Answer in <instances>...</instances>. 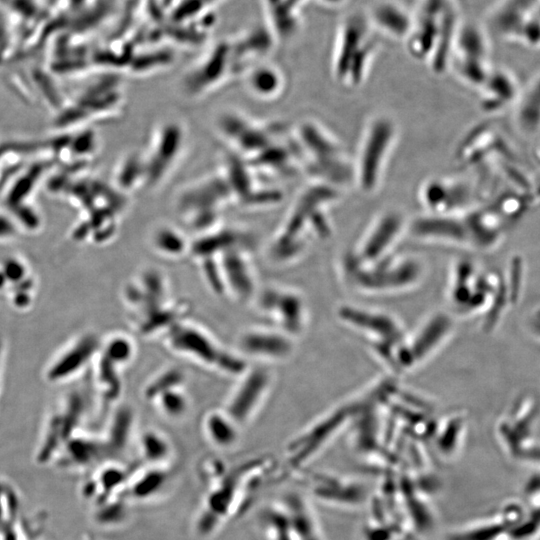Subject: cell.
Returning a JSON list of instances; mask_svg holds the SVG:
<instances>
[{"instance_id":"obj_19","label":"cell","mask_w":540,"mask_h":540,"mask_svg":"<svg viewBox=\"0 0 540 540\" xmlns=\"http://www.w3.org/2000/svg\"><path fill=\"white\" fill-rule=\"evenodd\" d=\"M154 249L164 257L180 258L189 252L190 244L185 238L172 229H161L153 238Z\"/></svg>"},{"instance_id":"obj_24","label":"cell","mask_w":540,"mask_h":540,"mask_svg":"<svg viewBox=\"0 0 540 540\" xmlns=\"http://www.w3.org/2000/svg\"><path fill=\"white\" fill-rule=\"evenodd\" d=\"M84 0H68V5L71 9H78Z\"/></svg>"},{"instance_id":"obj_6","label":"cell","mask_w":540,"mask_h":540,"mask_svg":"<svg viewBox=\"0 0 540 540\" xmlns=\"http://www.w3.org/2000/svg\"><path fill=\"white\" fill-rule=\"evenodd\" d=\"M237 378L223 409L243 427L256 417L264 405L273 379L271 371L260 364L248 366Z\"/></svg>"},{"instance_id":"obj_9","label":"cell","mask_w":540,"mask_h":540,"mask_svg":"<svg viewBox=\"0 0 540 540\" xmlns=\"http://www.w3.org/2000/svg\"><path fill=\"white\" fill-rule=\"evenodd\" d=\"M219 266L224 296L239 303L253 300L257 294V275L246 248L237 245L215 257Z\"/></svg>"},{"instance_id":"obj_8","label":"cell","mask_w":540,"mask_h":540,"mask_svg":"<svg viewBox=\"0 0 540 540\" xmlns=\"http://www.w3.org/2000/svg\"><path fill=\"white\" fill-rule=\"evenodd\" d=\"M173 298L168 278L156 268L142 270L122 289V299L132 321L163 307Z\"/></svg>"},{"instance_id":"obj_2","label":"cell","mask_w":540,"mask_h":540,"mask_svg":"<svg viewBox=\"0 0 540 540\" xmlns=\"http://www.w3.org/2000/svg\"><path fill=\"white\" fill-rule=\"evenodd\" d=\"M298 160L315 182L341 189L354 182L353 160L326 127L313 120L303 121L296 131Z\"/></svg>"},{"instance_id":"obj_7","label":"cell","mask_w":540,"mask_h":540,"mask_svg":"<svg viewBox=\"0 0 540 540\" xmlns=\"http://www.w3.org/2000/svg\"><path fill=\"white\" fill-rule=\"evenodd\" d=\"M253 300L258 311L273 323V327L293 338L303 331L307 318L306 305L303 296L296 290L268 286L259 290Z\"/></svg>"},{"instance_id":"obj_25","label":"cell","mask_w":540,"mask_h":540,"mask_svg":"<svg viewBox=\"0 0 540 540\" xmlns=\"http://www.w3.org/2000/svg\"><path fill=\"white\" fill-rule=\"evenodd\" d=\"M7 285H8V281H7L3 271L0 270V290H2Z\"/></svg>"},{"instance_id":"obj_23","label":"cell","mask_w":540,"mask_h":540,"mask_svg":"<svg viewBox=\"0 0 540 540\" xmlns=\"http://www.w3.org/2000/svg\"><path fill=\"white\" fill-rule=\"evenodd\" d=\"M8 283L16 282L19 283L23 278L26 277V272L23 269V266L15 261H9L2 269Z\"/></svg>"},{"instance_id":"obj_21","label":"cell","mask_w":540,"mask_h":540,"mask_svg":"<svg viewBox=\"0 0 540 540\" xmlns=\"http://www.w3.org/2000/svg\"><path fill=\"white\" fill-rule=\"evenodd\" d=\"M140 449L145 458L151 461H159L168 456L170 443L161 432L147 430L140 438Z\"/></svg>"},{"instance_id":"obj_11","label":"cell","mask_w":540,"mask_h":540,"mask_svg":"<svg viewBox=\"0 0 540 540\" xmlns=\"http://www.w3.org/2000/svg\"><path fill=\"white\" fill-rule=\"evenodd\" d=\"M294 348L293 337L271 326H254L242 331L237 339V352L247 361L259 363L282 361Z\"/></svg>"},{"instance_id":"obj_22","label":"cell","mask_w":540,"mask_h":540,"mask_svg":"<svg viewBox=\"0 0 540 540\" xmlns=\"http://www.w3.org/2000/svg\"><path fill=\"white\" fill-rule=\"evenodd\" d=\"M282 87L280 76L269 68L254 73L251 79V88L258 96L270 98L279 94Z\"/></svg>"},{"instance_id":"obj_26","label":"cell","mask_w":540,"mask_h":540,"mask_svg":"<svg viewBox=\"0 0 540 540\" xmlns=\"http://www.w3.org/2000/svg\"><path fill=\"white\" fill-rule=\"evenodd\" d=\"M13 0H0V6L3 8H9Z\"/></svg>"},{"instance_id":"obj_14","label":"cell","mask_w":540,"mask_h":540,"mask_svg":"<svg viewBox=\"0 0 540 540\" xmlns=\"http://www.w3.org/2000/svg\"><path fill=\"white\" fill-rule=\"evenodd\" d=\"M241 426L223 409L206 411L202 419V429L207 439L216 447L233 446L240 433Z\"/></svg>"},{"instance_id":"obj_20","label":"cell","mask_w":540,"mask_h":540,"mask_svg":"<svg viewBox=\"0 0 540 540\" xmlns=\"http://www.w3.org/2000/svg\"><path fill=\"white\" fill-rule=\"evenodd\" d=\"M134 421V410L130 406L121 405L113 411L108 435L113 446L120 447L125 444L132 431Z\"/></svg>"},{"instance_id":"obj_12","label":"cell","mask_w":540,"mask_h":540,"mask_svg":"<svg viewBox=\"0 0 540 540\" xmlns=\"http://www.w3.org/2000/svg\"><path fill=\"white\" fill-rule=\"evenodd\" d=\"M101 344L93 333L79 336L51 363L47 379L60 382L77 375L97 357Z\"/></svg>"},{"instance_id":"obj_5","label":"cell","mask_w":540,"mask_h":540,"mask_svg":"<svg viewBox=\"0 0 540 540\" xmlns=\"http://www.w3.org/2000/svg\"><path fill=\"white\" fill-rule=\"evenodd\" d=\"M344 268L355 275L357 286L368 290H397L414 285L423 269L418 259L407 256L388 255L374 262L365 263L353 254L344 258ZM352 278V277H350Z\"/></svg>"},{"instance_id":"obj_18","label":"cell","mask_w":540,"mask_h":540,"mask_svg":"<svg viewBox=\"0 0 540 540\" xmlns=\"http://www.w3.org/2000/svg\"><path fill=\"white\" fill-rule=\"evenodd\" d=\"M136 348V343L131 336L116 333L101 344L100 351L111 360L127 367L136 356Z\"/></svg>"},{"instance_id":"obj_10","label":"cell","mask_w":540,"mask_h":540,"mask_svg":"<svg viewBox=\"0 0 540 540\" xmlns=\"http://www.w3.org/2000/svg\"><path fill=\"white\" fill-rule=\"evenodd\" d=\"M405 227L404 216L399 211L382 212L370 223L352 254L365 263L390 255Z\"/></svg>"},{"instance_id":"obj_16","label":"cell","mask_w":540,"mask_h":540,"mask_svg":"<svg viewBox=\"0 0 540 540\" xmlns=\"http://www.w3.org/2000/svg\"><path fill=\"white\" fill-rule=\"evenodd\" d=\"M154 408L169 420L183 418L190 407L185 386L173 387L158 394L151 402Z\"/></svg>"},{"instance_id":"obj_4","label":"cell","mask_w":540,"mask_h":540,"mask_svg":"<svg viewBox=\"0 0 540 540\" xmlns=\"http://www.w3.org/2000/svg\"><path fill=\"white\" fill-rule=\"evenodd\" d=\"M397 135L396 123L388 115L367 122L353 160L354 182L362 192L371 194L379 188Z\"/></svg>"},{"instance_id":"obj_15","label":"cell","mask_w":540,"mask_h":540,"mask_svg":"<svg viewBox=\"0 0 540 540\" xmlns=\"http://www.w3.org/2000/svg\"><path fill=\"white\" fill-rule=\"evenodd\" d=\"M97 357L96 379L98 390L102 401L105 404H111L118 401L122 394L121 371L125 367L111 360L101 351H99Z\"/></svg>"},{"instance_id":"obj_17","label":"cell","mask_w":540,"mask_h":540,"mask_svg":"<svg viewBox=\"0 0 540 540\" xmlns=\"http://www.w3.org/2000/svg\"><path fill=\"white\" fill-rule=\"evenodd\" d=\"M186 375L183 369L171 366L162 369L147 381L143 388V397L151 402L158 394L173 387L185 386Z\"/></svg>"},{"instance_id":"obj_1","label":"cell","mask_w":540,"mask_h":540,"mask_svg":"<svg viewBox=\"0 0 540 540\" xmlns=\"http://www.w3.org/2000/svg\"><path fill=\"white\" fill-rule=\"evenodd\" d=\"M340 195V189L328 184L313 182L300 195L283 229L271 243L270 258L276 263L296 259L306 245V234L325 239L330 236L329 209Z\"/></svg>"},{"instance_id":"obj_3","label":"cell","mask_w":540,"mask_h":540,"mask_svg":"<svg viewBox=\"0 0 540 540\" xmlns=\"http://www.w3.org/2000/svg\"><path fill=\"white\" fill-rule=\"evenodd\" d=\"M163 342L175 355L228 377H239L249 366L237 352L225 347L205 327L189 318L171 327Z\"/></svg>"},{"instance_id":"obj_13","label":"cell","mask_w":540,"mask_h":540,"mask_svg":"<svg viewBox=\"0 0 540 540\" xmlns=\"http://www.w3.org/2000/svg\"><path fill=\"white\" fill-rule=\"evenodd\" d=\"M467 186L449 178H433L423 183L419 197L429 214H452L462 210Z\"/></svg>"}]
</instances>
